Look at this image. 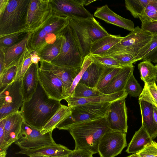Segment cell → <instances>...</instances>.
<instances>
[{
  "label": "cell",
  "mask_w": 157,
  "mask_h": 157,
  "mask_svg": "<svg viewBox=\"0 0 157 157\" xmlns=\"http://www.w3.org/2000/svg\"><path fill=\"white\" fill-rule=\"evenodd\" d=\"M62 105L60 101L49 98L39 82L36 92L23 101L20 111L26 123L42 130Z\"/></svg>",
  "instance_id": "1"
},
{
  "label": "cell",
  "mask_w": 157,
  "mask_h": 157,
  "mask_svg": "<svg viewBox=\"0 0 157 157\" xmlns=\"http://www.w3.org/2000/svg\"><path fill=\"white\" fill-rule=\"evenodd\" d=\"M107 117L87 121L77 124L68 130L75 143V150H83L98 153L101 137L111 130Z\"/></svg>",
  "instance_id": "2"
},
{
  "label": "cell",
  "mask_w": 157,
  "mask_h": 157,
  "mask_svg": "<svg viewBox=\"0 0 157 157\" xmlns=\"http://www.w3.org/2000/svg\"><path fill=\"white\" fill-rule=\"evenodd\" d=\"M68 24L72 29L84 58L90 55L92 44L97 40L110 34L93 16L82 18L67 16Z\"/></svg>",
  "instance_id": "3"
},
{
  "label": "cell",
  "mask_w": 157,
  "mask_h": 157,
  "mask_svg": "<svg viewBox=\"0 0 157 157\" xmlns=\"http://www.w3.org/2000/svg\"><path fill=\"white\" fill-rule=\"evenodd\" d=\"M30 0H9L5 9L0 13V36L30 31L27 23Z\"/></svg>",
  "instance_id": "4"
},
{
  "label": "cell",
  "mask_w": 157,
  "mask_h": 157,
  "mask_svg": "<svg viewBox=\"0 0 157 157\" xmlns=\"http://www.w3.org/2000/svg\"><path fill=\"white\" fill-rule=\"evenodd\" d=\"M68 24L67 16L54 12L43 25L33 31L28 43L29 49L32 52H36L46 45L54 43Z\"/></svg>",
  "instance_id": "5"
},
{
  "label": "cell",
  "mask_w": 157,
  "mask_h": 157,
  "mask_svg": "<svg viewBox=\"0 0 157 157\" xmlns=\"http://www.w3.org/2000/svg\"><path fill=\"white\" fill-rule=\"evenodd\" d=\"M62 40L60 52L51 63L59 66L73 68L82 67L84 57L69 24L60 34Z\"/></svg>",
  "instance_id": "6"
},
{
  "label": "cell",
  "mask_w": 157,
  "mask_h": 157,
  "mask_svg": "<svg viewBox=\"0 0 157 157\" xmlns=\"http://www.w3.org/2000/svg\"><path fill=\"white\" fill-rule=\"evenodd\" d=\"M111 103L90 104L70 107L71 114L59 123L56 128L68 131L71 127L81 122L107 117Z\"/></svg>",
  "instance_id": "7"
},
{
  "label": "cell",
  "mask_w": 157,
  "mask_h": 157,
  "mask_svg": "<svg viewBox=\"0 0 157 157\" xmlns=\"http://www.w3.org/2000/svg\"><path fill=\"white\" fill-rule=\"evenodd\" d=\"M152 36L151 33L136 26L126 36L123 37L104 56L116 53H124L131 54L136 58L140 50L151 40Z\"/></svg>",
  "instance_id": "8"
},
{
  "label": "cell",
  "mask_w": 157,
  "mask_h": 157,
  "mask_svg": "<svg viewBox=\"0 0 157 157\" xmlns=\"http://www.w3.org/2000/svg\"><path fill=\"white\" fill-rule=\"evenodd\" d=\"M22 79H16L0 93V120L19 111L22 106Z\"/></svg>",
  "instance_id": "9"
},
{
  "label": "cell",
  "mask_w": 157,
  "mask_h": 157,
  "mask_svg": "<svg viewBox=\"0 0 157 157\" xmlns=\"http://www.w3.org/2000/svg\"><path fill=\"white\" fill-rule=\"evenodd\" d=\"M52 131L43 134L41 130L34 128L23 121L21 131L14 142L21 150H28L56 144Z\"/></svg>",
  "instance_id": "10"
},
{
  "label": "cell",
  "mask_w": 157,
  "mask_h": 157,
  "mask_svg": "<svg viewBox=\"0 0 157 157\" xmlns=\"http://www.w3.org/2000/svg\"><path fill=\"white\" fill-rule=\"evenodd\" d=\"M126 133L111 130L101 137L98 145L100 157H115L127 146Z\"/></svg>",
  "instance_id": "11"
},
{
  "label": "cell",
  "mask_w": 157,
  "mask_h": 157,
  "mask_svg": "<svg viewBox=\"0 0 157 157\" xmlns=\"http://www.w3.org/2000/svg\"><path fill=\"white\" fill-rule=\"evenodd\" d=\"M54 13L49 0H30L27 16L28 28L30 31H34Z\"/></svg>",
  "instance_id": "12"
},
{
  "label": "cell",
  "mask_w": 157,
  "mask_h": 157,
  "mask_svg": "<svg viewBox=\"0 0 157 157\" xmlns=\"http://www.w3.org/2000/svg\"><path fill=\"white\" fill-rule=\"evenodd\" d=\"M39 82L48 96L60 101L64 100L65 90L61 80L52 72L39 68Z\"/></svg>",
  "instance_id": "13"
},
{
  "label": "cell",
  "mask_w": 157,
  "mask_h": 157,
  "mask_svg": "<svg viewBox=\"0 0 157 157\" xmlns=\"http://www.w3.org/2000/svg\"><path fill=\"white\" fill-rule=\"evenodd\" d=\"M125 98L119 99L110 103L107 119L111 130L127 132V109Z\"/></svg>",
  "instance_id": "14"
},
{
  "label": "cell",
  "mask_w": 157,
  "mask_h": 157,
  "mask_svg": "<svg viewBox=\"0 0 157 157\" xmlns=\"http://www.w3.org/2000/svg\"><path fill=\"white\" fill-rule=\"evenodd\" d=\"M53 11L67 16L73 15L82 18L93 16L84 7L83 0H49Z\"/></svg>",
  "instance_id": "15"
},
{
  "label": "cell",
  "mask_w": 157,
  "mask_h": 157,
  "mask_svg": "<svg viewBox=\"0 0 157 157\" xmlns=\"http://www.w3.org/2000/svg\"><path fill=\"white\" fill-rule=\"evenodd\" d=\"M39 68L49 71L56 76L63 83L65 94L71 86L77 75L80 71V68H73L59 66L51 62L41 60Z\"/></svg>",
  "instance_id": "16"
},
{
  "label": "cell",
  "mask_w": 157,
  "mask_h": 157,
  "mask_svg": "<svg viewBox=\"0 0 157 157\" xmlns=\"http://www.w3.org/2000/svg\"><path fill=\"white\" fill-rule=\"evenodd\" d=\"M95 17L105 22L131 32L135 28L132 20L122 17L113 12L105 5L98 7L94 13Z\"/></svg>",
  "instance_id": "17"
},
{
  "label": "cell",
  "mask_w": 157,
  "mask_h": 157,
  "mask_svg": "<svg viewBox=\"0 0 157 157\" xmlns=\"http://www.w3.org/2000/svg\"><path fill=\"white\" fill-rule=\"evenodd\" d=\"M5 118V142L7 150L17 140L21 131L23 119L20 111Z\"/></svg>",
  "instance_id": "18"
},
{
  "label": "cell",
  "mask_w": 157,
  "mask_h": 157,
  "mask_svg": "<svg viewBox=\"0 0 157 157\" xmlns=\"http://www.w3.org/2000/svg\"><path fill=\"white\" fill-rule=\"evenodd\" d=\"M128 94L124 91L111 94L101 95L88 98H77L74 97L65 98L68 106L72 107L85 104L111 103L123 98H126Z\"/></svg>",
  "instance_id": "19"
},
{
  "label": "cell",
  "mask_w": 157,
  "mask_h": 157,
  "mask_svg": "<svg viewBox=\"0 0 157 157\" xmlns=\"http://www.w3.org/2000/svg\"><path fill=\"white\" fill-rule=\"evenodd\" d=\"M134 67L133 64L121 67L119 72L110 82L99 91L103 94H111L124 91L128 79L133 73Z\"/></svg>",
  "instance_id": "20"
},
{
  "label": "cell",
  "mask_w": 157,
  "mask_h": 157,
  "mask_svg": "<svg viewBox=\"0 0 157 157\" xmlns=\"http://www.w3.org/2000/svg\"><path fill=\"white\" fill-rule=\"evenodd\" d=\"M38 64L32 63L22 78V93L23 101L29 100L35 93L39 83Z\"/></svg>",
  "instance_id": "21"
},
{
  "label": "cell",
  "mask_w": 157,
  "mask_h": 157,
  "mask_svg": "<svg viewBox=\"0 0 157 157\" xmlns=\"http://www.w3.org/2000/svg\"><path fill=\"white\" fill-rule=\"evenodd\" d=\"M33 31H30L25 37L15 45L5 48V65L6 69L17 66L21 57L28 49V43Z\"/></svg>",
  "instance_id": "22"
},
{
  "label": "cell",
  "mask_w": 157,
  "mask_h": 157,
  "mask_svg": "<svg viewBox=\"0 0 157 157\" xmlns=\"http://www.w3.org/2000/svg\"><path fill=\"white\" fill-rule=\"evenodd\" d=\"M66 147L56 144L28 150H21L16 154H22L29 156L43 155L49 157H63L68 156L72 151Z\"/></svg>",
  "instance_id": "23"
},
{
  "label": "cell",
  "mask_w": 157,
  "mask_h": 157,
  "mask_svg": "<svg viewBox=\"0 0 157 157\" xmlns=\"http://www.w3.org/2000/svg\"><path fill=\"white\" fill-rule=\"evenodd\" d=\"M142 117V126L152 140L157 137V124L153 116V105L148 101L139 99Z\"/></svg>",
  "instance_id": "24"
},
{
  "label": "cell",
  "mask_w": 157,
  "mask_h": 157,
  "mask_svg": "<svg viewBox=\"0 0 157 157\" xmlns=\"http://www.w3.org/2000/svg\"><path fill=\"white\" fill-rule=\"evenodd\" d=\"M123 37L120 34H110L97 40L91 46L90 55L104 56L109 50L119 43Z\"/></svg>",
  "instance_id": "25"
},
{
  "label": "cell",
  "mask_w": 157,
  "mask_h": 157,
  "mask_svg": "<svg viewBox=\"0 0 157 157\" xmlns=\"http://www.w3.org/2000/svg\"><path fill=\"white\" fill-rule=\"evenodd\" d=\"M107 67L93 62L88 67L79 83L95 88L104 71Z\"/></svg>",
  "instance_id": "26"
},
{
  "label": "cell",
  "mask_w": 157,
  "mask_h": 157,
  "mask_svg": "<svg viewBox=\"0 0 157 157\" xmlns=\"http://www.w3.org/2000/svg\"><path fill=\"white\" fill-rule=\"evenodd\" d=\"M153 140L143 127L141 126L136 131L128 144L126 151L128 153H137Z\"/></svg>",
  "instance_id": "27"
},
{
  "label": "cell",
  "mask_w": 157,
  "mask_h": 157,
  "mask_svg": "<svg viewBox=\"0 0 157 157\" xmlns=\"http://www.w3.org/2000/svg\"><path fill=\"white\" fill-rule=\"evenodd\" d=\"M62 45V40L60 35L54 43L46 45L36 52L41 60L51 62L59 54Z\"/></svg>",
  "instance_id": "28"
},
{
  "label": "cell",
  "mask_w": 157,
  "mask_h": 157,
  "mask_svg": "<svg viewBox=\"0 0 157 157\" xmlns=\"http://www.w3.org/2000/svg\"><path fill=\"white\" fill-rule=\"evenodd\" d=\"M140 78L144 83L147 85L155 83L157 78V68L151 62L143 61L138 65Z\"/></svg>",
  "instance_id": "29"
},
{
  "label": "cell",
  "mask_w": 157,
  "mask_h": 157,
  "mask_svg": "<svg viewBox=\"0 0 157 157\" xmlns=\"http://www.w3.org/2000/svg\"><path fill=\"white\" fill-rule=\"evenodd\" d=\"M71 111L68 106L62 105L46 124L41 132L44 134L53 130L65 118L71 114Z\"/></svg>",
  "instance_id": "30"
},
{
  "label": "cell",
  "mask_w": 157,
  "mask_h": 157,
  "mask_svg": "<svg viewBox=\"0 0 157 157\" xmlns=\"http://www.w3.org/2000/svg\"><path fill=\"white\" fill-rule=\"evenodd\" d=\"M30 31H24L0 36V47L6 48L15 45L22 40Z\"/></svg>",
  "instance_id": "31"
},
{
  "label": "cell",
  "mask_w": 157,
  "mask_h": 157,
  "mask_svg": "<svg viewBox=\"0 0 157 157\" xmlns=\"http://www.w3.org/2000/svg\"><path fill=\"white\" fill-rule=\"evenodd\" d=\"M151 0H125V7L135 18H138V15L142 13Z\"/></svg>",
  "instance_id": "32"
},
{
  "label": "cell",
  "mask_w": 157,
  "mask_h": 157,
  "mask_svg": "<svg viewBox=\"0 0 157 157\" xmlns=\"http://www.w3.org/2000/svg\"><path fill=\"white\" fill-rule=\"evenodd\" d=\"M103 94L95 88L89 87L82 83H78L74 90L72 97L77 98H88Z\"/></svg>",
  "instance_id": "33"
},
{
  "label": "cell",
  "mask_w": 157,
  "mask_h": 157,
  "mask_svg": "<svg viewBox=\"0 0 157 157\" xmlns=\"http://www.w3.org/2000/svg\"><path fill=\"white\" fill-rule=\"evenodd\" d=\"M138 99L147 101L157 107V86L156 83L149 85L144 83Z\"/></svg>",
  "instance_id": "34"
},
{
  "label": "cell",
  "mask_w": 157,
  "mask_h": 157,
  "mask_svg": "<svg viewBox=\"0 0 157 157\" xmlns=\"http://www.w3.org/2000/svg\"><path fill=\"white\" fill-rule=\"evenodd\" d=\"M121 68L106 67L102 74L95 88L99 90L107 86L119 72Z\"/></svg>",
  "instance_id": "35"
},
{
  "label": "cell",
  "mask_w": 157,
  "mask_h": 157,
  "mask_svg": "<svg viewBox=\"0 0 157 157\" xmlns=\"http://www.w3.org/2000/svg\"><path fill=\"white\" fill-rule=\"evenodd\" d=\"M32 53L28 49L21 57L17 65L18 69L16 79H22L25 74L33 63L31 60Z\"/></svg>",
  "instance_id": "36"
},
{
  "label": "cell",
  "mask_w": 157,
  "mask_h": 157,
  "mask_svg": "<svg viewBox=\"0 0 157 157\" xmlns=\"http://www.w3.org/2000/svg\"><path fill=\"white\" fill-rule=\"evenodd\" d=\"M92 62L90 55L85 57L81 70L74 78L71 86L66 93L65 98L73 96L75 88L79 82L86 69Z\"/></svg>",
  "instance_id": "37"
},
{
  "label": "cell",
  "mask_w": 157,
  "mask_h": 157,
  "mask_svg": "<svg viewBox=\"0 0 157 157\" xmlns=\"http://www.w3.org/2000/svg\"><path fill=\"white\" fill-rule=\"evenodd\" d=\"M143 90L132 73L127 81L124 91L131 97H137L140 95Z\"/></svg>",
  "instance_id": "38"
},
{
  "label": "cell",
  "mask_w": 157,
  "mask_h": 157,
  "mask_svg": "<svg viewBox=\"0 0 157 157\" xmlns=\"http://www.w3.org/2000/svg\"><path fill=\"white\" fill-rule=\"evenodd\" d=\"M17 66L6 69L0 75V87L4 88L16 79L17 72Z\"/></svg>",
  "instance_id": "39"
},
{
  "label": "cell",
  "mask_w": 157,
  "mask_h": 157,
  "mask_svg": "<svg viewBox=\"0 0 157 157\" xmlns=\"http://www.w3.org/2000/svg\"><path fill=\"white\" fill-rule=\"evenodd\" d=\"M106 56L114 59L121 67L133 64L136 63L135 57L128 53H116Z\"/></svg>",
  "instance_id": "40"
},
{
  "label": "cell",
  "mask_w": 157,
  "mask_h": 157,
  "mask_svg": "<svg viewBox=\"0 0 157 157\" xmlns=\"http://www.w3.org/2000/svg\"><path fill=\"white\" fill-rule=\"evenodd\" d=\"M90 55L93 62L100 63L108 67H121L114 59L110 56Z\"/></svg>",
  "instance_id": "41"
},
{
  "label": "cell",
  "mask_w": 157,
  "mask_h": 157,
  "mask_svg": "<svg viewBox=\"0 0 157 157\" xmlns=\"http://www.w3.org/2000/svg\"><path fill=\"white\" fill-rule=\"evenodd\" d=\"M157 46V35H153L151 40L142 48L135 58L136 62L143 58Z\"/></svg>",
  "instance_id": "42"
},
{
  "label": "cell",
  "mask_w": 157,
  "mask_h": 157,
  "mask_svg": "<svg viewBox=\"0 0 157 157\" xmlns=\"http://www.w3.org/2000/svg\"><path fill=\"white\" fill-rule=\"evenodd\" d=\"M136 153L140 157H157V143L152 140Z\"/></svg>",
  "instance_id": "43"
},
{
  "label": "cell",
  "mask_w": 157,
  "mask_h": 157,
  "mask_svg": "<svg viewBox=\"0 0 157 157\" xmlns=\"http://www.w3.org/2000/svg\"><path fill=\"white\" fill-rule=\"evenodd\" d=\"M148 17L152 21H157V0H151L144 9Z\"/></svg>",
  "instance_id": "44"
},
{
  "label": "cell",
  "mask_w": 157,
  "mask_h": 157,
  "mask_svg": "<svg viewBox=\"0 0 157 157\" xmlns=\"http://www.w3.org/2000/svg\"><path fill=\"white\" fill-rule=\"evenodd\" d=\"M140 28L153 35H157V21L142 23Z\"/></svg>",
  "instance_id": "45"
},
{
  "label": "cell",
  "mask_w": 157,
  "mask_h": 157,
  "mask_svg": "<svg viewBox=\"0 0 157 157\" xmlns=\"http://www.w3.org/2000/svg\"><path fill=\"white\" fill-rule=\"evenodd\" d=\"M5 118L0 120V151L7 150L5 142L4 125Z\"/></svg>",
  "instance_id": "46"
},
{
  "label": "cell",
  "mask_w": 157,
  "mask_h": 157,
  "mask_svg": "<svg viewBox=\"0 0 157 157\" xmlns=\"http://www.w3.org/2000/svg\"><path fill=\"white\" fill-rule=\"evenodd\" d=\"M93 153L83 150H74L67 156V157H93Z\"/></svg>",
  "instance_id": "47"
},
{
  "label": "cell",
  "mask_w": 157,
  "mask_h": 157,
  "mask_svg": "<svg viewBox=\"0 0 157 157\" xmlns=\"http://www.w3.org/2000/svg\"><path fill=\"white\" fill-rule=\"evenodd\" d=\"M143 61L147 60L155 63H157V46L152 51L145 56Z\"/></svg>",
  "instance_id": "48"
},
{
  "label": "cell",
  "mask_w": 157,
  "mask_h": 157,
  "mask_svg": "<svg viewBox=\"0 0 157 157\" xmlns=\"http://www.w3.org/2000/svg\"><path fill=\"white\" fill-rule=\"evenodd\" d=\"M6 69L5 65V48L0 47V75Z\"/></svg>",
  "instance_id": "49"
},
{
  "label": "cell",
  "mask_w": 157,
  "mask_h": 157,
  "mask_svg": "<svg viewBox=\"0 0 157 157\" xmlns=\"http://www.w3.org/2000/svg\"><path fill=\"white\" fill-rule=\"evenodd\" d=\"M31 60L32 63L38 64L41 59L36 52H33L31 54Z\"/></svg>",
  "instance_id": "50"
},
{
  "label": "cell",
  "mask_w": 157,
  "mask_h": 157,
  "mask_svg": "<svg viewBox=\"0 0 157 157\" xmlns=\"http://www.w3.org/2000/svg\"><path fill=\"white\" fill-rule=\"evenodd\" d=\"M9 0H0V13L5 9Z\"/></svg>",
  "instance_id": "51"
},
{
  "label": "cell",
  "mask_w": 157,
  "mask_h": 157,
  "mask_svg": "<svg viewBox=\"0 0 157 157\" xmlns=\"http://www.w3.org/2000/svg\"><path fill=\"white\" fill-rule=\"evenodd\" d=\"M153 110L154 119L155 122L157 124V107L153 105Z\"/></svg>",
  "instance_id": "52"
},
{
  "label": "cell",
  "mask_w": 157,
  "mask_h": 157,
  "mask_svg": "<svg viewBox=\"0 0 157 157\" xmlns=\"http://www.w3.org/2000/svg\"><path fill=\"white\" fill-rule=\"evenodd\" d=\"M96 0H83V3L84 6L88 5L92 3V2H95Z\"/></svg>",
  "instance_id": "53"
},
{
  "label": "cell",
  "mask_w": 157,
  "mask_h": 157,
  "mask_svg": "<svg viewBox=\"0 0 157 157\" xmlns=\"http://www.w3.org/2000/svg\"><path fill=\"white\" fill-rule=\"evenodd\" d=\"M7 153V150L0 151V157H6Z\"/></svg>",
  "instance_id": "54"
},
{
  "label": "cell",
  "mask_w": 157,
  "mask_h": 157,
  "mask_svg": "<svg viewBox=\"0 0 157 157\" xmlns=\"http://www.w3.org/2000/svg\"><path fill=\"white\" fill-rule=\"evenodd\" d=\"M126 157H140V156L136 153L129 155Z\"/></svg>",
  "instance_id": "55"
},
{
  "label": "cell",
  "mask_w": 157,
  "mask_h": 157,
  "mask_svg": "<svg viewBox=\"0 0 157 157\" xmlns=\"http://www.w3.org/2000/svg\"><path fill=\"white\" fill-rule=\"evenodd\" d=\"M29 157H47L46 156L43 155H37L35 156H29Z\"/></svg>",
  "instance_id": "56"
},
{
  "label": "cell",
  "mask_w": 157,
  "mask_h": 157,
  "mask_svg": "<svg viewBox=\"0 0 157 157\" xmlns=\"http://www.w3.org/2000/svg\"><path fill=\"white\" fill-rule=\"evenodd\" d=\"M47 157H67V156H63V157H49V156H47Z\"/></svg>",
  "instance_id": "57"
},
{
  "label": "cell",
  "mask_w": 157,
  "mask_h": 157,
  "mask_svg": "<svg viewBox=\"0 0 157 157\" xmlns=\"http://www.w3.org/2000/svg\"><path fill=\"white\" fill-rule=\"evenodd\" d=\"M155 65L156 66V67L157 68V63Z\"/></svg>",
  "instance_id": "58"
},
{
  "label": "cell",
  "mask_w": 157,
  "mask_h": 157,
  "mask_svg": "<svg viewBox=\"0 0 157 157\" xmlns=\"http://www.w3.org/2000/svg\"></svg>",
  "instance_id": "59"
}]
</instances>
